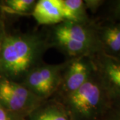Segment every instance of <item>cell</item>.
Wrapping results in <instances>:
<instances>
[{"label": "cell", "instance_id": "6da1fadb", "mask_svg": "<svg viewBox=\"0 0 120 120\" xmlns=\"http://www.w3.org/2000/svg\"><path fill=\"white\" fill-rule=\"evenodd\" d=\"M50 47L47 33H7L0 53V78L22 83L43 63L44 54Z\"/></svg>", "mask_w": 120, "mask_h": 120}, {"label": "cell", "instance_id": "7a4b0ae2", "mask_svg": "<svg viewBox=\"0 0 120 120\" xmlns=\"http://www.w3.org/2000/svg\"><path fill=\"white\" fill-rule=\"evenodd\" d=\"M57 100L73 120H101L112 101L95 71L78 90Z\"/></svg>", "mask_w": 120, "mask_h": 120}, {"label": "cell", "instance_id": "3957f363", "mask_svg": "<svg viewBox=\"0 0 120 120\" xmlns=\"http://www.w3.org/2000/svg\"><path fill=\"white\" fill-rule=\"evenodd\" d=\"M47 35L60 38L62 52L70 58L92 57L101 52L94 19L90 23L61 22L50 26Z\"/></svg>", "mask_w": 120, "mask_h": 120}, {"label": "cell", "instance_id": "277c9868", "mask_svg": "<svg viewBox=\"0 0 120 120\" xmlns=\"http://www.w3.org/2000/svg\"><path fill=\"white\" fill-rule=\"evenodd\" d=\"M67 63V60L58 64H47L43 61L33 69L21 83L39 98L51 99L61 85Z\"/></svg>", "mask_w": 120, "mask_h": 120}, {"label": "cell", "instance_id": "5b68a950", "mask_svg": "<svg viewBox=\"0 0 120 120\" xmlns=\"http://www.w3.org/2000/svg\"><path fill=\"white\" fill-rule=\"evenodd\" d=\"M44 101L21 83L0 78V103L15 115L26 120Z\"/></svg>", "mask_w": 120, "mask_h": 120}, {"label": "cell", "instance_id": "8992f818", "mask_svg": "<svg viewBox=\"0 0 120 120\" xmlns=\"http://www.w3.org/2000/svg\"><path fill=\"white\" fill-rule=\"evenodd\" d=\"M65 69L59 89L53 98L60 99L72 94L86 83L95 71L91 57H80L66 60Z\"/></svg>", "mask_w": 120, "mask_h": 120}, {"label": "cell", "instance_id": "52a82bcc", "mask_svg": "<svg viewBox=\"0 0 120 120\" xmlns=\"http://www.w3.org/2000/svg\"><path fill=\"white\" fill-rule=\"evenodd\" d=\"M91 59L95 73L111 99H120V57L99 52Z\"/></svg>", "mask_w": 120, "mask_h": 120}, {"label": "cell", "instance_id": "ba28073f", "mask_svg": "<svg viewBox=\"0 0 120 120\" xmlns=\"http://www.w3.org/2000/svg\"><path fill=\"white\" fill-rule=\"evenodd\" d=\"M94 21L101 52L109 56L120 57V22L96 19Z\"/></svg>", "mask_w": 120, "mask_h": 120}, {"label": "cell", "instance_id": "9c48e42d", "mask_svg": "<svg viewBox=\"0 0 120 120\" xmlns=\"http://www.w3.org/2000/svg\"><path fill=\"white\" fill-rule=\"evenodd\" d=\"M39 25L53 26L65 22L64 15L58 0H39L31 13Z\"/></svg>", "mask_w": 120, "mask_h": 120}, {"label": "cell", "instance_id": "30bf717a", "mask_svg": "<svg viewBox=\"0 0 120 120\" xmlns=\"http://www.w3.org/2000/svg\"><path fill=\"white\" fill-rule=\"evenodd\" d=\"M26 120H70L65 106L56 99L44 101Z\"/></svg>", "mask_w": 120, "mask_h": 120}, {"label": "cell", "instance_id": "8fae6325", "mask_svg": "<svg viewBox=\"0 0 120 120\" xmlns=\"http://www.w3.org/2000/svg\"><path fill=\"white\" fill-rule=\"evenodd\" d=\"M60 5L68 13L69 21L90 23L92 21L87 13L83 0H58Z\"/></svg>", "mask_w": 120, "mask_h": 120}, {"label": "cell", "instance_id": "7c38bea8", "mask_svg": "<svg viewBox=\"0 0 120 120\" xmlns=\"http://www.w3.org/2000/svg\"><path fill=\"white\" fill-rule=\"evenodd\" d=\"M36 3V0H6L1 3L0 9L11 13L31 14Z\"/></svg>", "mask_w": 120, "mask_h": 120}, {"label": "cell", "instance_id": "4fadbf2b", "mask_svg": "<svg viewBox=\"0 0 120 120\" xmlns=\"http://www.w3.org/2000/svg\"><path fill=\"white\" fill-rule=\"evenodd\" d=\"M101 8L104 9V12L96 19L120 22V0L105 1Z\"/></svg>", "mask_w": 120, "mask_h": 120}, {"label": "cell", "instance_id": "5bb4252c", "mask_svg": "<svg viewBox=\"0 0 120 120\" xmlns=\"http://www.w3.org/2000/svg\"><path fill=\"white\" fill-rule=\"evenodd\" d=\"M101 120H120V99L112 100Z\"/></svg>", "mask_w": 120, "mask_h": 120}, {"label": "cell", "instance_id": "9a60e30c", "mask_svg": "<svg viewBox=\"0 0 120 120\" xmlns=\"http://www.w3.org/2000/svg\"><path fill=\"white\" fill-rule=\"evenodd\" d=\"M87 11L91 13L95 14L99 10L103 7L105 1L104 0H83Z\"/></svg>", "mask_w": 120, "mask_h": 120}, {"label": "cell", "instance_id": "2e32d148", "mask_svg": "<svg viewBox=\"0 0 120 120\" xmlns=\"http://www.w3.org/2000/svg\"><path fill=\"white\" fill-rule=\"evenodd\" d=\"M0 120H26V119L9 111L0 103Z\"/></svg>", "mask_w": 120, "mask_h": 120}, {"label": "cell", "instance_id": "e0dca14e", "mask_svg": "<svg viewBox=\"0 0 120 120\" xmlns=\"http://www.w3.org/2000/svg\"><path fill=\"white\" fill-rule=\"evenodd\" d=\"M7 34V31L5 29V25L4 19V17L1 15V12L0 13V53L1 51V48L3 46V43L4 38Z\"/></svg>", "mask_w": 120, "mask_h": 120}, {"label": "cell", "instance_id": "ac0fdd59", "mask_svg": "<svg viewBox=\"0 0 120 120\" xmlns=\"http://www.w3.org/2000/svg\"><path fill=\"white\" fill-rule=\"evenodd\" d=\"M70 120H73L72 119V118H71V117H70Z\"/></svg>", "mask_w": 120, "mask_h": 120}]
</instances>
